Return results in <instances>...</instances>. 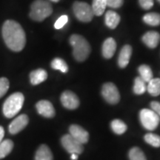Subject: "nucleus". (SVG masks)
Instances as JSON below:
<instances>
[{
	"instance_id": "nucleus-1",
	"label": "nucleus",
	"mask_w": 160,
	"mask_h": 160,
	"mask_svg": "<svg viewBox=\"0 0 160 160\" xmlns=\"http://www.w3.org/2000/svg\"><path fill=\"white\" fill-rule=\"evenodd\" d=\"M2 37L5 45L14 52L22 51L26 44V36L21 25L13 20H7L3 24Z\"/></svg>"
},
{
	"instance_id": "nucleus-2",
	"label": "nucleus",
	"mask_w": 160,
	"mask_h": 160,
	"mask_svg": "<svg viewBox=\"0 0 160 160\" xmlns=\"http://www.w3.org/2000/svg\"><path fill=\"white\" fill-rule=\"evenodd\" d=\"M70 44L73 48V55L78 62L87 59L91 53V46L88 42L81 35L73 34L70 37Z\"/></svg>"
},
{
	"instance_id": "nucleus-3",
	"label": "nucleus",
	"mask_w": 160,
	"mask_h": 160,
	"mask_svg": "<svg viewBox=\"0 0 160 160\" xmlns=\"http://www.w3.org/2000/svg\"><path fill=\"white\" fill-rule=\"evenodd\" d=\"M25 97L22 93L17 92L13 93L4 102L2 111L5 117H15L22 108Z\"/></svg>"
},
{
	"instance_id": "nucleus-4",
	"label": "nucleus",
	"mask_w": 160,
	"mask_h": 160,
	"mask_svg": "<svg viewBox=\"0 0 160 160\" xmlns=\"http://www.w3.org/2000/svg\"><path fill=\"white\" fill-rule=\"evenodd\" d=\"M53 13V8L46 0H35L31 5L30 17L37 22H42Z\"/></svg>"
},
{
	"instance_id": "nucleus-5",
	"label": "nucleus",
	"mask_w": 160,
	"mask_h": 160,
	"mask_svg": "<svg viewBox=\"0 0 160 160\" xmlns=\"http://www.w3.org/2000/svg\"><path fill=\"white\" fill-rule=\"evenodd\" d=\"M73 11L77 19L82 22H89L94 16L91 6L83 2H75L73 5Z\"/></svg>"
},
{
	"instance_id": "nucleus-6",
	"label": "nucleus",
	"mask_w": 160,
	"mask_h": 160,
	"mask_svg": "<svg viewBox=\"0 0 160 160\" xmlns=\"http://www.w3.org/2000/svg\"><path fill=\"white\" fill-rule=\"evenodd\" d=\"M139 119L142 125L148 131H153L159 125L160 118L153 110L142 109L139 113Z\"/></svg>"
},
{
	"instance_id": "nucleus-7",
	"label": "nucleus",
	"mask_w": 160,
	"mask_h": 160,
	"mask_svg": "<svg viewBox=\"0 0 160 160\" xmlns=\"http://www.w3.org/2000/svg\"><path fill=\"white\" fill-rule=\"evenodd\" d=\"M102 95L106 102L112 105L118 103L120 99L119 92L117 86L112 82H107L102 86Z\"/></svg>"
},
{
	"instance_id": "nucleus-8",
	"label": "nucleus",
	"mask_w": 160,
	"mask_h": 160,
	"mask_svg": "<svg viewBox=\"0 0 160 160\" xmlns=\"http://www.w3.org/2000/svg\"><path fill=\"white\" fill-rule=\"evenodd\" d=\"M63 148L68 153L80 154L83 151V145L74 139L71 134L64 135L61 139Z\"/></svg>"
},
{
	"instance_id": "nucleus-9",
	"label": "nucleus",
	"mask_w": 160,
	"mask_h": 160,
	"mask_svg": "<svg viewBox=\"0 0 160 160\" xmlns=\"http://www.w3.org/2000/svg\"><path fill=\"white\" fill-rule=\"evenodd\" d=\"M61 102L65 108L69 110H74L79 105V99L73 92L66 91L62 93Z\"/></svg>"
},
{
	"instance_id": "nucleus-10",
	"label": "nucleus",
	"mask_w": 160,
	"mask_h": 160,
	"mask_svg": "<svg viewBox=\"0 0 160 160\" xmlns=\"http://www.w3.org/2000/svg\"><path fill=\"white\" fill-rule=\"evenodd\" d=\"M28 117L25 114H21L13 120L9 125V132L11 134H17L22 131L28 124Z\"/></svg>"
},
{
	"instance_id": "nucleus-11",
	"label": "nucleus",
	"mask_w": 160,
	"mask_h": 160,
	"mask_svg": "<svg viewBox=\"0 0 160 160\" xmlns=\"http://www.w3.org/2000/svg\"><path fill=\"white\" fill-rule=\"evenodd\" d=\"M38 113L44 117L53 118L55 116V109L51 102L48 100H41L36 105Z\"/></svg>"
},
{
	"instance_id": "nucleus-12",
	"label": "nucleus",
	"mask_w": 160,
	"mask_h": 160,
	"mask_svg": "<svg viewBox=\"0 0 160 160\" xmlns=\"http://www.w3.org/2000/svg\"><path fill=\"white\" fill-rule=\"evenodd\" d=\"M70 134L80 143H87L89 139V133L83 128L77 125H72L69 128Z\"/></svg>"
},
{
	"instance_id": "nucleus-13",
	"label": "nucleus",
	"mask_w": 160,
	"mask_h": 160,
	"mask_svg": "<svg viewBox=\"0 0 160 160\" xmlns=\"http://www.w3.org/2000/svg\"><path fill=\"white\" fill-rule=\"evenodd\" d=\"M132 54V48L131 45H126L122 48L118 57V65L120 68H124L128 65Z\"/></svg>"
},
{
	"instance_id": "nucleus-14",
	"label": "nucleus",
	"mask_w": 160,
	"mask_h": 160,
	"mask_svg": "<svg viewBox=\"0 0 160 160\" xmlns=\"http://www.w3.org/2000/svg\"><path fill=\"white\" fill-rule=\"evenodd\" d=\"M160 35L157 31H148L142 37V42L150 48H155L159 45Z\"/></svg>"
},
{
	"instance_id": "nucleus-15",
	"label": "nucleus",
	"mask_w": 160,
	"mask_h": 160,
	"mask_svg": "<svg viewBox=\"0 0 160 160\" xmlns=\"http://www.w3.org/2000/svg\"><path fill=\"white\" fill-rule=\"evenodd\" d=\"M117 49V43L113 38H108L102 45V55L105 59H111Z\"/></svg>"
},
{
	"instance_id": "nucleus-16",
	"label": "nucleus",
	"mask_w": 160,
	"mask_h": 160,
	"mask_svg": "<svg viewBox=\"0 0 160 160\" xmlns=\"http://www.w3.org/2000/svg\"><path fill=\"white\" fill-rule=\"evenodd\" d=\"M48 78V73L45 70L39 68L34 70L30 73V80L33 85H37L45 82Z\"/></svg>"
},
{
	"instance_id": "nucleus-17",
	"label": "nucleus",
	"mask_w": 160,
	"mask_h": 160,
	"mask_svg": "<svg viewBox=\"0 0 160 160\" xmlns=\"http://www.w3.org/2000/svg\"><path fill=\"white\" fill-rule=\"evenodd\" d=\"M105 24L109 28L114 29L120 22V17L117 13L113 11H108L105 13Z\"/></svg>"
},
{
	"instance_id": "nucleus-18",
	"label": "nucleus",
	"mask_w": 160,
	"mask_h": 160,
	"mask_svg": "<svg viewBox=\"0 0 160 160\" xmlns=\"http://www.w3.org/2000/svg\"><path fill=\"white\" fill-rule=\"evenodd\" d=\"M35 160H53V154L48 146L42 145L36 152Z\"/></svg>"
},
{
	"instance_id": "nucleus-19",
	"label": "nucleus",
	"mask_w": 160,
	"mask_h": 160,
	"mask_svg": "<svg viewBox=\"0 0 160 160\" xmlns=\"http://www.w3.org/2000/svg\"><path fill=\"white\" fill-rule=\"evenodd\" d=\"M147 91L153 97H158L160 95V79H152L147 86Z\"/></svg>"
},
{
	"instance_id": "nucleus-20",
	"label": "nucleus",
	"mask_w": 160,
	"mask_h": 160,
	"mask_svg": "<svg viewBox=\"0 0 160 160\" xmlns=\"http://www.w3.org/2000/svg\"><path fill=\"white\" fill-rule=\"evenodd\" d=\"M106 7H107L106 0H93L91 8L93 10V14L97 17L103 14Z\"/></svg>"
},
{
	"instance_id": "nucleus-21",
	"label": "nucleus",
	"mask_w": 160,
	"mask_h": 160,
	"mask_svg": "<svg viewBox=\"0 0 160 160\" xmlns=\"http://www.w3.org/2000/svg\"><path fill=\"white\" fill-rule=\"evenodd\" d=\"M13 142L10 139H6L0 143V159L7 157L12 151Z\"/></svg>"
},
{
	"instance_id": "nucleus-22",
	"label": "nucleus",
	"mask_w": 160,
	"mask_h": 160,
	"mask_svg": "<svg viewBox=\"0 0 160 160\" xmlns=\"http://www.w3.org/2000/svg\"><path fill=\"white\" fill-rule=\"evenodd\" d=\"M139 73L140 77L145 82L148 83L153 79V72L151 68L147 65H142L139 67Z\"/></svg>"
},
{
	"instance_id": "nucleus-23",
	"label": "nucleus",
	"mask_w": 160,
	"mask_h": 160,
	"mask_svg": "<svg viewBox=\"0 0 160 160\" xmlns=\"http://www.w3.org/2000/svg\"><path fill=\"white\" fill-rule=\"evenodd\" d=\"M143 21L151 26L160 25V14L157 13H148L143 17Z\"/></svg>"
},
{
	"instance_id": "nucleus-24",
	"label": "nucleus",
	"mask_w": 160,
	"mask_h": 160,
	"mask_svg": "<svg viewBox=\"0 0 160 160\" xmlns=\"http://www.w3.org/2000/svg\"><path fill=\"white\" fill-rule=\"evenodd\" d=\"M112 131L117 134H122L127 130V125L120 119H114L111 124Z\"/></svg>"
},
{
	"instance_id": "nucleus-25",
	"label": "nucleus",
	"mask_w": 160,
	"mask_h": 160,
	"mask_svg": "<svg viewBox=\"0 0 160 160\" xmlns=\"http://www.w3.org/2000/svg\"><path fill=\"white\" fill-rule=\"evenodd\" d=\"M51 68L54 70L60 71L62 73H67L68 71V67L67 63L61 58H55L52 60L51 62Z\"/></svg>"
},
{
	"instance_id": "nucleus-26",
	"label": "nucleus",
	"mask_w": 160,
	"mask_h": 160,
	"mask_svg": "<svg viewBox=\"0 0 160 160\" xmlns=\"http://www.w3.org/2000/svg\"><path fill=\"white\" fill-rule=\"evenodd\" d=\"M147 90L146 82L140 77H138L134 80V85H133V92L137 95L143 94Z\"/></svg>"
},
{
	"instance_id": "nucleus-27",
	"label": "nucleus",
	"mask_w": 160,
	"mask_h": 160,
	"mask_svg": "<svg viewBox=\"0 0 160 160\" xmlns=\"http://www.w3.org/2000/svg\"><path fill=\"white\" fill-rule=\"evenodd\" d=\"M128 156L130 160H147L143 151L137 147H134L130 150Z\"/></svg>"
},
{
	"instance_id": "nucleus-28",
	"label": "nucleus",
	"mask_w": 160,
	"mask_h": 160,
	"mask_svg": "<svg viewBox=\"0 0 160 160\" xmlns=\"http://www.w3.org/2000/svg\"><path fill=\"white\" fill-rule=\"evenodd\" d=\"M145 142L149 145L155 148L160 147V137L159 135L154 134V133H147L145 136Z\"/></svg>"
},
{
	"instance_id": "nucleus-29",
	"label": "nucleus",
	"mask_w": 160,
	"mask_h": 160,
	"mask_svg": "<svg viewBox=\"0 0 160 160\" xmlns=\"http://www.w3.org/2000/svg\"><path fill=\"white\" fill-rule=\"evenodd\" d=\"M10 87L9 80L5 77L0 78V98L5 96Z\"/></svg>"
},
{
	"instance_id": "nucleus-30",
	"label": "nucleus",
	"mask_w": 160,
	"mask_h": 160,
	"mask_svg": "<svg viewBox=\"0 0 160 160\" xmlns=\"http://www.w3.org/2000/svg\"><path fill=\"white\" fill-rule=\"evenodd\" d=\"M68 16H62V17H60L55 22L54 28L57 30L62 28L64 26L66 25V23L68 22Z\"/></svg>"
},
{
	"instance_id": "nucleus-31",
	"label": "nucleus",
	"mask_w": 160,
	"mask_h": 160,
	"mask_svg": "<svg viewBox=\"0 0 160 160\" xmlns=\"http://www.w3.org/2000/svg\"><path fill=\"white\" fill-rule=\"evenodd\" d=\"M107 6L112 8H119L123 5V0H106Z\"/></svg>"
},
{
	"instance_id": "nucleus-32",
	"label": "nucleus",
	"mask_w": 160,
	"mask_h": 160,
	"mask_svg": "<svg viewBox=\"0 0 160 160\" xmlns=\"http://www.w3.org/2000/svg\"><path fill=\"white\" fill-rule=\"evenodd\" d=\"M139 5L145 10H150L153 6V0H139Z\"/></svg>"
},
{
	"instance_id": "nucleus-33",
	"label": "nucleus",
	"mask_w": 160,
	"mask_h": 160,
	"mask_svg": "<svg viewBox=\"0 0 160 160\" xmlns=\"http://www.w3.org/2000/svg\"><path fill=\"white\" fill-rule=\"evenodd\" d=\"M151 110H153L160 118V102L157 101H153L151 103Z\"/></svg>"
},
{
	"instance_id": "nucleus-34",
	"label": "nucleus",
	"mask_w": 160,
	"mask_h": 160,
	"mask_svg": "<svg viewBox=\"0 0 160 160\" xmlns=\"http://www.w3.org/2000/svg\"><path fill=\"white\" fill-rule=\"evenodd\" d=\"M4 135H5V130L2 126H0V143L2 142Z\"/></svg>"
},
{
	"instance_id": "nucleus-35",
	"label": "nucleus",
	"mask_w": 160,
	"mask_h": 160,
	"mask_svg": "<svg viewBox=\"0 0 160 160\" xmlns=\"http://www.w3.org/2000/svg\"><path fill=\"white\" fill-rule=\"evenodd\" d=\"M71 158L72 160H77L78 159V154H76V153H72L71 156Z\"/></svg>"
},
{
	"instance_id": "nucleus-36",
	"label": "nucleus",
	"mask_w": 160,
	"mask_h": 160,
	"mask_svg": "<svg viewBox=\"0 0 160 160\" xmlns=\"http://www.w3.org/2000/svg\"><path fill=\"white\" fill-rule=\"evenodd\" d=\"M50 1L53 2H58L60 1V0H50Z\"/></svg>"
},
{
	"instance_id": "nucleus-37",
	"label": "nucleus",
	"mask_w": 160,
	"mask_h": 160,
	"mask_svg": "<svg viewBox=\"0 0 160 160\" xmlns=\"http://www.w3.org/2000/svg\"><path fill=\"white\" fill-rule=\"evenodd\" d=\"M158 2H159L160 3V0H158Z\"/></svg>"
}]
</instances>
